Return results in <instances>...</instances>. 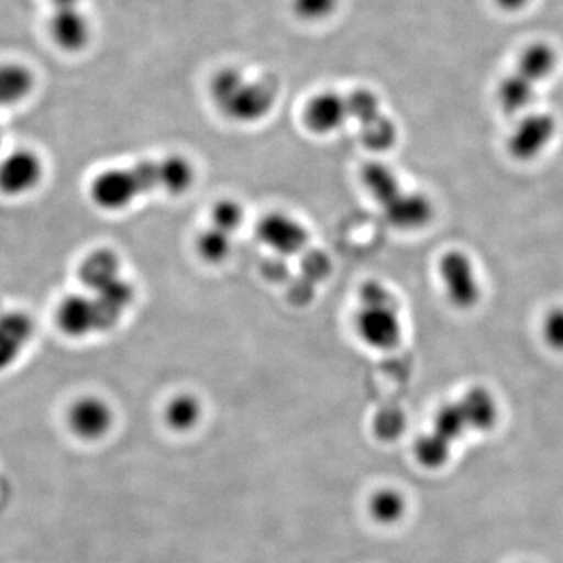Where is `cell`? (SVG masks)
Here are the masks:
<instances>
[{"label":"cell","mask_w":563,"mask_h":563,"mask_svg":"<svg viewBox=\"0 0 563 563\" xmlns=\"http://www.w3.org/2000/svg\"><path fill=\"white\" fill-rule=\"evenodd\" d=\"M542 335L551 350L563 352V307H554L544 314Z\"/></svg>","instance_id":"cell-26"},{"label":"cell","mask_w":563,"mask_h":563,"mask_svg":"<svg viewBox=\"0 0 563 563\" xmlns=\"http://www.w3.org/2000/svg\"><path fill=\"white\" fill-rule=\"evenodd\" d=\"M558 122L550 113H529L507 139V152L518 162H531L553 141Z\"/></svg>","instance_id":"cell-11"},{"label":"cell","mask_w":563,"mask_h":563,"mask_svg":"<svg viewBox=\"0 0 563 563\" xmlns=\"http://www.w3.org/2000/svg\"><path fill=\"white\" fill-rule=\"evenodd\" d=\"M468 431V421H466L459 401L444 404L433 418L431 432L439 435L440 439L446 440L448 443L454 444L459 439H462L463 433Z\"/></svg>","instance_id":"cell-23"},{"label":"cell","mask_w":563,"mask_h":563,"mask_svg":"<svg viewBox=\"0 0 563 563\" xmlns=\"http://www.w3.org/2000/svg\"><path fill=\"white\" fill-rule=\"evenodd\" d=\"M350 124H355L363 146L374 152L390 151L399 139L395 120L384 110L377 92L369 88H354L346 92Z\"/></svg>","instance_id":"cell-5"},{"label":"cell","mask_w":563,"mask_h":563,"mask_svg":"<svg viewBox=\"0 0 563 563\" xmlns=\"http://www.w3.org/2000/svg\"><path fill=\"white\" fill-rule=\"evenodd\" d=\"M369 515L380 525H396L401 521L407 510V501L402 493L384 488L373 493L368 503Z\"/></svg>","instance_id":"cell-22"},{"label":"cell","mask_w":563,"mask_h":563,"mask_svg":"<svg viewBox=\"0 0 563 563\" xmlns=\"http://www.w3.org/2000/svg\"><path fill=\"white\" fill-rule=\"evenodd\" d=\"M255 236L263 247L282 257H295L310 243V232L298 217L288 211H269L261 218Z\"/></svg>","instance_id":"cell-9"},{"label":"cell","mask_w":563,"mask_h":563,"mask_svg":"<svg viewBox=\"0 0 563 563\" xmlns=\"http://www.w3.org/2000/svg\"><path fill=\"white\" fill-rule=\"evenodd\" d=\"M533 98H536V84L526 79L518 70L504 77L496 90V101L506 114L521 113L531 106Z\"/></svg>","instance_id":"cell-19"},{"label":"cell","mask_w":563,"mask_h":563,"mask_svg":"<svg viewBox=\"0 0 563 563\" xmlns=\"http://www.w3.org/2000/svg\"><path fill=\"white\" fill-rule=\"evenodd\" d=\"M54 10L77 9L79 0H51Z\"/></svg>","instance_id":"cell-29"},{"label":"cell","mask_w":563,"mask_h":563,"mask_svg":"<svg viewBox=\"0 0 563 563\" xmlns=\"http://www.w3.org/2000/svg\"><path fill=\"white\" fill-rule=\"evenodd\" d=\"M340 0H291V10L303 22H322L339 10Z\"/></svg>","instance_id":"cell-25"},{"label":"cell","mask_w":563,"mask_h":563,"mask_svg":"<svg viewBox=\"0 0 563 563\" xmlns=\"http://www.w3.org/2000/svg\"><path fill=\"white\" fill-rule=\"evenodd\" d=\"M43 177V161L31 150L11 152L0 162V192L11 198L36 190Z\"/></svg>","instance_id":"cell-13"},{"label":"cell","mask_w":563,"mask_h":563,"mask_svg":"<svg viewBox=\"0 0 563 563\" xmlns=\"http://www.w3.org/2000/svg\"><path fill=\"white\" fill-rule=\"evenodd\" d=\"M166 424L174 432H190L201 422L202 404L191 393H179L165 407Z\"/></svg>","instance_id":"cell-20"},{"label":"cell","mask_w":563,"mask_h":563,"mask_svg":"<svg viewBox=\"0 0 563 563\" xmlns=\"http://www.w3.org/2000/svg\"><path fill=\"white\" fill-rule=\"evenodd\" d=\"M118 318L110 312L99 296L73 295L63 299L57 309V324L66 335L81 336L109 331L118 324Z\"/></svg>","instance_id":"cell-8"},{"label":"cell","mask_w":563,"mask_h":563,"mask_svg":"<svg viewBox=\"0 0 563 563\" xmlns=\"http://www.w3.org/2000/svg\"><path fill=\"white\" fill-rule=\"evenodd\" d=\"M558 52L547 41H533L518 55L517 69L526 79L540 84L550 79L558 68Z\"/></svg>","instance_id":"cell-17"},{"label":"cell","mask_w":563,"mask_h":563,"mask_svg":"<svg viewBox=\"0 0 563 563\" xmlns=\"http://www.w3.org/2000/svg\"><path fill=\"white\" fill-rule=\"evenodd\" d=\"M439 276L448 301L459 310H470L477 306L483 296L476 266L465 251L444 252L439 263Z\"/></svg>","instance_id":"cell-7"},{"label":"cell","mask_w":563,"mask_h":563,"mask_svg":"<svg viewBox=\"0 0 563 563\" xmlns=\"http://www.w3.org/2000/svg\"><path fill=\"white\" fill-rule=\"evenodd\" d=\"M404 431V417L399 412L380 413L376 420V433L383 440H395Z\"/></svg>","instance_id":"cell-27"},{"label":"cell","mask_w":563,"mask_h":563,"mask_svg":"<svg viewBox=\"0 0 563 563\" xmlns=\"http://www.w3.org/2000/svg\"><path fill=\"white\" fill-rule=\"evenodd\" d=\"M459 404H461L466 421H468L470 431H490L498 421V402H496L495 396L488 388H470L459 399Z\"/></svg>","instance_id":"cell-15"},{"label":"cell","mask_w":563,"mask_h":563,"mask_svg":"<svg viewBox=\"0 0 563 563\" xmlns=\"http://www.w3.org/2000/svg\"><path fill=\"white\" fill-rule=\"evenodd\" d=\"M32 331V322L25 314L13 313L0 320V372L20 357Z\"/></svg>","instance_id":"cell-16"},{"label":"cell","mask_w":563,"mask_h":563,"mask_svg":"<svg viewBox=\"0 0 563 563\" xmlns=\"http://www.w3.org/2000/svg\"><path fill=\"white\" fill-rule=\"evenodd\" d=\"M244 211L235 199H221L211 207L209 222L195 240L196 254L207 265H222L233 251V236L242 229Z\"/></svg>","instance_id":"cell-6"},{"label":"cell","mask_w":563,"mask_h":563,"mask_svg":"<svg viewBox=\"0 0 563 563\" xmlns=\"http://www.w3.org/2000/svg\"><path fill=\"white\" fill-rule=\"evenodd\" d=\"M51 35L65 51H79L87 46L91 27L79 9L54 10L51 18Z\"/></svg>","instance_id":"cell-14"},{"label":"cell","mask_w":563,"mask_h":563,"mask_svg":"<svg viewBox=\"0 0 563 563\" xmlns=\"http://www.w3.org/2000/svg\"><path fill=\"white\" fill-rule=\"evenodd\" d=\"M80 280L90 290H101L121 277L120 257L110 250L92 252L80 266Z\"/></svg>","instance_id":"cell-18"},{"label":"cell","mask_w":563,"mask_h":563,"mask_svg":"<svg viewBox=\"0 0 563 563\" xmlns=\"http://www.w3.org/2000/svg\"><path fill=\"white\" fill-rule=\"evenodd\" d=\"M66 422L81 442H99L113 429L114 410L101 396L84 395L70 404Z\"/></svg>","instance_id":"cell-10"},{"label":"cell","mask_w":563,"mask_h":563,"mask_svg":"<svg viewBox=\"0 0 563 563\" xmlns=\"http://www.w3.org/2000/svg\"><path fill=\"white\" fill-rule=\"evenodd\" d=\"M496 7L499 10H503L504 13H520L525 9H528L531 5L532 0H493Z\"/></svg>","instance_id":"cell-28"},{"label":"cell","mask_w":563,"mask_h":563,"mask_svg":"<svg viewBox=\"0 0 563 563\" xmlns=\"http://www.w3.org/2000/svg\"><path fill=\"white\" fill-rule=\"evenodd\" d=\"M361 181L384 220L402 232H418L428 228L435 217L433 203L424 192L409 190L401 176L384 162H368L362 166Z\"/></svg>","instance_id":"cell-3"},{"label":"cell","mask_w":563,"mask_h":563,"mask_svg":"<svg viewBox=\"0 0 563 563\" xmlns=\"http://www.w3.org/2000/svg\"><path fill=\"white\" fill-rule=\"evenodd\" d=\"M196 166L184 155L144 161L129 168H111L99 173L90 185L91 201L99 209L121 211L140 198L154 192L181 196L190 191L196 181Z\"/></svg>","instance_id":"cell-1"},{"label":"cell","mask_w":563,"mask_h":563,"mask_svg":"<svg viewBox=\"0 0 563 563\" xmlns=\"http://www.w3.org/2000/svg\"><path fill=\"white\" fill-rule=\"evenodd\" d=\"M307 131L317 136H329L350 124L346 92L321 91L309 99L302 111Z\"/></svg>","instance_id":"cell-12"},{"label":"cell","mask_w":563,"mask_h":563,"mask_svg":"<svg viewBox=\"0 0 563 563\" xmlns=\"http://www.w3.org/2000/svg\"><path fill=\"white\" fill-rule=\"evenodd\" d=\"M451 451H453V444L440 439L433 432L424 433L415 444L418 462L429 470L442 468L444 463L450 461Z\"/></svg>","instance_id":"cell-24"},{"label":"cell","mask_w":563,"mask_h":563,"mask_svg":"<svg viewBox=\"0 0 563 563\" xmlns=\"http://www.w3.org/2000/svg\"><path fill=\"white\" fill-rule=\"evenodd\" d=\"M354 331L373 351L396 350L404 339L402 302L398 292L380 280H368L358 288Z\"/></svg>","instance_id":"cell-4"},{"label":"cell","mask_w":563,"mask_h":563,"mask_svg":"<svg viewBox=\"0 0 563 563\" xmlns=\"http://www.w3.org/2000/svg\"><path fill=\"white\" fill-rule=\"evenodd\" d=\"M33 77L24 66H0V106L20 102L31 92Z\"/></svg>","instance_id":"cell-21"},{"label":"cell","mask_w":563,"mask_h":563,"mask_svg":"<svg viewBox=\"0 0 563 563\" xmlns=\"http://www.w3.org/2000/svg\"><path fill=\"white\" fill-rule=\"evenodd\" d=\"M276 76H250L239 66H224L211 76L210 101L222 117L236 124H257L268 118L279 101Z\"/></svg>","instance_id":"cell-2"}]
</instances>
